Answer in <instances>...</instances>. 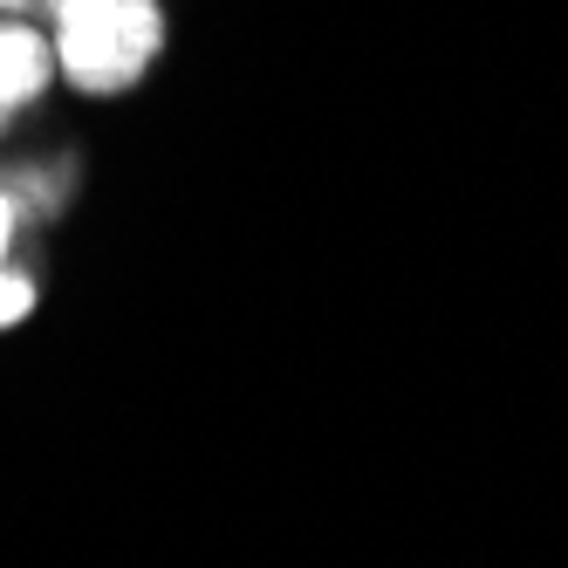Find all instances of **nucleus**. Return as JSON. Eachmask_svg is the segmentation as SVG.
I'll return each mask as SVG.
<instances>
[{"label":"nucleus","mask_w":568,"mask_h":568,"mask_svg":"<svg viewBox=\"0 0 568 568\" xmlns=\"http://www.w3.org/2000/svg\"><path fill=\"white\" fill-rule=\"evenodd\" d=\"M158 42H165V14L158 0H55V34L49 55L75 90L110 97L131 90L151 69Z\"/></svg>","instance_id":"f257e3e1"},{"label":"nucleus","mask_w":568,"mask_h":568,"mask_svg":"<svg viewBox=\"0 0 568 568\" xmlns=\"http://www.w3.org/2000/svg\"><path fill=\"white\" fill-rule=\"evenodd\" d=\"M49 75H55L49 34H34V28H21V21H0V124L42 97Z\"/></svg>","instance_id":"f03ea898"},{"label":"nucleus","mask_w":568,"mask_h":568,"mask_svg":"<svg viewBox=\"0 0 568 568\" xmlns=\"http://www.w3.org/2000/svg\"><path fill=\"white\" fill-rule=\"evenodd\" d=\"M14 220H21V213H14V199L0 192V329H14V322L34 308V281L8 267V247H14Z\"/></svg>","instance_id":"7ed1b4c3"},{"label":"nucleus","mask_w":568,"mask_h":568,"mask_svg":"<svg viewBox=\"0 0 568 568\" xmlns=\"http://www.w3.org/2000/svg\"><path fill=\"white\" fill-rule=\"evenodd\" d=\"M28 8H49V14H55V0H0V14H8V21L28 14Z\"/></svg>","instance_id":"20e7f679"}]
</instances>
